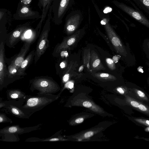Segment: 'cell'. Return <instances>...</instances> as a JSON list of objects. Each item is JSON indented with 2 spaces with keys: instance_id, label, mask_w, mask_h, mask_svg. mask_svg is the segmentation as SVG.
Returning a JSON list of instances; mask_svg holds the SVG:
<instances>
[{
  "instance_id": "1",
  "label": "cell",
  "mask_w": 149,
  "mask_h": 149,
  "mask_svg": "<svg viewBox=\"0 0 149 149\" xmlns=\"http://www.w3.org/2000/svg\"><path fill=\"white\" fill-rule=\"evenodd\" d=\"M36 96L26 95L24 104L21 108L31 116L35 112L42 109L46 106L56 100L60 97L59 94H41L38 93Z\"/></svg>"
},
{
  "instance_id": "2",
  "label": "cell",
  "mask_w": 149,
  "mask_h": 149,
  "mask_svg": "<svg viewBox=\"0 0 149 149\" xmlns=\"http://www.w3.org/2000/svg\"><path fill=\"white\" fill-rule=\"evenodd\" d=\"M30 89L33 92L37 90L41 94H54L60 88L58 84L50 77L41 76L36 77L30 80Z\"/></svg>"
},
{
  "instance_id": "3",
  "label": "cell",
  "mask_w": 149,
  "mask_h": 149,
  "mask_svg": "<svg viewBox=\"0 0 149 149\" xmlns=\"http://www.w3.org/2000/svg\"><path fill=\"white\" fill-rule=\"evenodd\" d=\"M25 99L3 101L0 98V110L21 119H29L30 116L21 108Z\"/></svg>"
},
{
  "instance_id": "4",
  "label": "cell",
  "mask_w": 149,
  "mask_h": 149,
  "mask_svg": "<svg viewBox=\"0 0 149 149\" xmlns=\"http://www.w3.org/2000/svg\"><path fill=\"white\" fill-rule=\"evenodd\" d=\"M73 1V0H52L49 12L50 14L51 19L55 24H61Z\"/></svg>"
},
{
  "instance_id": "5",
  "label": "cell",
  "mask_w": 149,
  "mask_h": 149,
  "mask_svg": "<svg viewBox=\"0 0 149 149\" xmlns=\"http://www.w3.org/2000/svg\"><path fill=\"white\" fill-rule=\"evenodd\" d=\"M48 12L47 19L44 26L36 45L34 57L35 63L44 53L49 46V41L48 38L50 29V20L51 18L50 12Z\"/></svg>"
},
{
  "instance_id": "6",
  "label": "cell",
  "mask_w": 149,
  "mask_h": 149,
  "mask_svg": "<svg viewBox=\"0 0 149 149\" xmlns=\"http://www.w3.org/2000/svg\"><path fill=\"white\" fill-rule=\"evenodd\" d=\"M113 3L118 8L141 24L149 28V19L132 2L134 8L122 2L114 0Z\"/></svg>"
},
{
  "instance_id": "7",
  "label": "cell",
  "mask_w": 149,
  "mask_h": 149,
  "mask_svg": "<svg viewBox=\"0 0 149 149\" xmlns=\"http://www.w3.org/2000/svg\"><path fill=\"white\" fill-rule=\"evenodd\" d=\"M41 123L29 127H21L19 125H13L5 127L0 130V134H9L19 136V135L40 130Z\"/></svg>"
},
{
  "instance_id": "8",
  "label": "cell",
  "mask_w": 149,
  "mask_h": 149,
  "mask_svg": "<svg viewBox=\"0 0 149 149\" xmlns=\"http://www.w3.org/2000/svg\"><path fill=\"white\" fill-rule=\"evenodd\" d=\"M82 20V14L80 11L76 10L70 13L65 19V29L70 33L74 31L78 27Z\"/></svg>"
},
{
  "instance_id": "9",
  "label": "cell",
  "mask_w": 149,
  "mask_h": 149,
  "mask_svg": "<svg viewBox=\"0 0 149 149\" xmlns=\"http://www.w3.org/2000/svg\"><path fill=\"white\" fill-rule=\"evenodd\" d=\"M39 17V14L37 11L33 10L28 5H25L21 2L18 4L17 10L14 15L16 20L34 19Z\"/></svg>"
},
{
  "instance_id": "10",
  "label": "cell",
  "mask_w": 149,
  "mask_h": 149,
  "mask_svg": "<svg viewBox=\"0 0 149 149\" xmlns=\"http://www.w3.org/2000/svg\"><path fill=\"white\" fill-rule=\"evenodd\" d=\"M126 105L149 117V105L126 95L124 96Z\"/></svg>"
},
{
  "instance_id": "11",
  "label": "cell",
  "mask_w": 149,
  "mask_h": 149,
  "mask_svg": "<svg viewBox=\"0 0 149 149\" xmlns=\"http://www.w3.org/2000/svg\"><path fill=\"white\" fill-rule=\"evenodd\" d=\"M127 95L149 105V95L142 89L136 87L128 88Z\"/></svg>"
},
{
  "instance_id": "12",
  "label": "cell",
  "mask_w": 149,
  "mask_h": 149,
  "mask_svg": "<svg viewBox=\"0 0 149 149\" xmlns=\"http://www.w3.org/2000/svg\"><path fill=\"white\" fill-rule=\"evenodd\" d=\"M5 60V49L3 43L1 42L0 44V90L3 89L4 79L7 74Z\"/></svg>"
},
{
  "instance_id": "13",
  "label": "cell",
  "mask_w": 149,
  "mask_h": 149,
  "mask_svg": "<svg viewBox=\"0 0 149 149\" xmlns=\"http://www.w3.org/2000/svg\"><path fill=\"white\" fill-rule=\"evenodd\" d=\"M104 25L109 39L116 50L121 53H123L124 50L121 41L111 27L108 20Z\"/></svg>"
},
{
  "instance_id": "14",
  "label": "cell",
  "mask_w": 149,
  "mask_h": 149,
  "mask_svg": "<svg viewBox=\"0 0 149 149\" xmlns=\"http://www.w3.org/2000/svg\"><path fill=\"white\" fill-rule=\"evenodd\" d=\"M31 45V42L30 41H28L25 43L19 54L11 61V63L19 68L24 60L25 56L29 49Z\"/></svg>"
},
{
  "instance_id": "15",
  "label": "cell",
  "mask_w": 149,
  "mask_h": 149,
  "mask_svg": "<svg viewBox=\"0 0 149 149\" xmlns=\"http://www.w3.org/2000/svg\"><path fill=\"white\" fill-rule=\"evenodd\" d=\"M60 130L51 136L43 139H40L38 137H32L28 138L25 140L26 142H36L43 141H63L68 140V139L67 136H63L61 135Z\"/></svg>"
},
{
  "instance_id": "16",
  "label": "cell",
  "mask_w": 149,
  "mask_h": 149,
  "mask_svg": "<svg viewBox=\"0 0 149 149\" xmlns=\"http://www.w3.org/2000/svg\"><path fill=\"white\" fill-rule=\"evenodd\" d=\"M52 1V0H39L37 5L41 10L42 14L41 19L38 24V25L41 26L42 22L45 20L49 12Z\"/></svg>"
},
{
  "instance_id": "17",
  "label": "cell",
  "mask_w": 149,
  "mask_h": 149,
  "mask_svg": "<svg viewBox=\"0 0 149 149\" xmlns=\"http://www.w3.org/2000/svg\"><path fill=\"white\" fill-rule=\"evenodd\" d=\"M35 50H32L25 58L19 68L17 76H21L26 75L25 71L27 68L30 64L34 57Z\"/></svg>"
},
{
  "instance_id": "18",
  "label": "cell",
  "mask_w": 149,
  "mask_h": 149,
  "mask_svg": "<svg viewBox=\"0 0 149 149\" xmlns=\"http://www.w3.org/2000/svg\"><path fill=\"white\" fill-rule=\"evenodd\" d=\"M6 96L8 100L25 99L26 95L19 89H13L7 91Z\"/></svg>"
},
{
  "instance_id": "19",
  "label": "cell",
  "mask_w": 149,
  "mask_h": 149,
  "mask_svg": "<svg viewBox=\"0 0 149 149\" xmlns=\"http://www.w3.org/2000/svg\"><path fill=\"white\" fill-rule=\"evenodd\" d=\"M27 28L26 26H23L17 28L10 35L9 38V45L11 46L14 45Z\"/></svg>"
},
{
  "instance_id": "20",
  "label": "cell",
  "mask_w": 149,
  "mask_h": 149,
  "mask_svg": "<svg viewBox=\"0 0 149 149\" xmlns=\"http://www.w3.org/2000/svg\"><path fill=\"white\" fill-rule=\"evenodd\" d=\"M76 41L75 37L72 36L65 39L63 42L58 45L54 49V52L59 53L61 51L68 48L73 44Z\"/></svg>"
},
{
  "instance_id": "21",
  "label": "cell",
  "mask_w": 149,
  "mask_h": 149,
  "mask_svg": "<svg viewBox=\"0 0 149 149\" xmlns=\"http://www.w3.org/2000/svg\"><path fill=\"white\" fill-rule=\"evenodd\" d=\"M128 119L136 125L143 128L149 127V118L142 117L127 116Z\"/></svg>"
},
{
  "instance_id": "22",
  "label": "cell",
  "mask_w": 149,
  "mask_h": 149,
  "mask_svg": "<svg viewBox=\"0 0 149 149\" xmlns=\"http://www.w3.org/2000/svg\"><path fill=\"white\" fill-rule=\"evenodd\" d=\"M149 17V0H133Z\"/></svg>"
},
{
  "instance_id": "23",
  "label": "cell",
  "mask_w": 149,
  "mask_h": 149,
  "mask_svg": "<svg viewBox=\"0 0 149 149\" xmlns=\"http://www.w3.org/2000/svg\"><path fill=\"white\" fill-rule=\"evenodd\" d=\"M19 68L15 65L11 63L9 65L7 70V74L8 77L12 78L17 76Z\"/></svg>"
},
{
  "instance_id": "24",
  "label": "cell",
  "mask_w": 149,
  "mask_h": 149,
  "mask_svg": "<svg viewBox=\"0 0 149 149\" xmlns=\"http://www.w3.org/2000/svg\"><path fill=\"white\" fill-rule=\"evenodd\" d=\"M96 131L90 130L79 134L78 141H80L84 139H88L93 136L95 134Z\"/></svg>"
},
{
  "instance_id": "25",
  "label": "cell",
  "mask_w": 149,
  "mask_h": 149,
  "mask_svg": "<svg viewBox=\"0 0 149 149\" xmlns=\"http://www.w3.org/2000/svg\"><path fill=\"white\" fill-rule=\"evenodd\" d=\"M0 123H9L10 124L13 123V120L6 114L3 112H0Z\"/></svg>"
},
{
  "instance_id": "26",
  "label": "cell",
  "mask_w": 149,
  "mask_h": 149,
  "mask_svg": "<svg viewBox=\"0 0 149 149\" xmlns=\"http://www.w3.org/2000/svg\"><path fill=\"white\" fill-rule=\"evenodd\" d=\"M81 104L83 107L88 108H91L93 107V104L90 100H84Z\"/></svg>"
},
{
  "instance_id": "27",
  "label": "cell",
  "mask_w": 149,
  "mask_h": 149,
  "mask_svg": "<svg viewBox=\"0 0 149 149\" xmlns=\"http://www.w3.org/2000/svg\"><path fill=\"white\" fill-rule=\"evenodd\" d=\"M106 61L111 69H113L115 68L114 62L113 59L110 58H107L106 59Z\"/></svg>"
},
{
  "instance_id": "28",
  "label": "cell",
  "mask_w": 149,
  "mask_h": 149,
  "mask_svg": "<svg viewBox=\"0 0 149 149\" xmlns=\"http://www.w3.org/2000/svg\"><path fill=\"white\" fill-rule=\"evenodd\" d=\"M85 117L82 116L77 117L74 120V124H80L82 123L84 120Z\"/></svg>"
},
{
  "instance_id": "29",
  "label": "cell",
  "mask_w": 149,
  "mask_h": 149,
  "mask_svg": "<svg viewBox=\"0 0 149 149\" xmlns=\"http://www.w3.org/2000/svg\"><path fill=\"white\" fill-rule=\"evenodd\" d=\"M73 86L74 83L72 81H69L65 84L64 88H66L72 89L73 88Z\"/></svg>"
},
{
  "instance_id": "30",
  "label": "cell",
  "mask_w": 149,
  "mask_h": 149,
  "mask_svg": "<svg viewBox=\"0 0 149 149\" xmlns=\"http://www.w3.org/2000/svg\"><path fill=\"white\" fill-rule=\"evenodd\" d=\"M69 78V74L68 73H66L64 74L62 78V81L64 82H67Z\"/></svg>"
},
{
  "instance_id": "31",
  "label": "cell",
  "mask_w": 149,
  "mask_h": 149,
  "mask_svg": "<svg viewBox=\"0 0 149 149\" xmlns=\"http://www.w3.org/2000/svg\"><path fill=\"white\" fill-rule=\"evenodd\" d=\"M100 63V60L99 59H96L94 61L93 64V66L94 68H95L97 67L99 64Z\"/></svg>"
},
{
  "instance_id": "32",
  "label": "cell",
  "mask_w": 149,
  "mask_h": 149,
  "mask_svg": "<svg viewBox=\"0 0 149 149\" xmlns=\"http://www.w3.org/2000/svg\"><path fill=\"white\" fill-rule=\"evenodd\" d=\"M112 8L110 7H106L104 10L103 12L104 13H107L111 12L112 10Z\"/></svg>"
},
{
  "instance_id": "33",
  "label": "cell",
  "mask_w": 149,
  "mask_h": 149,
  "mask_svg": "<svg viewBox=\"0 0 149 149\" xmlns=\"http://www.w3.org/2000/svg\"><path fill=\"white\" fill-rule=\"evenodd\" d=\"M21 2L25 5H28L30 3L32 0H20Z\"/></svg>"
},
{
  "instance_id": "34",
  "label": "cell",
  "mask_w": 149,
  "mask_h": 149,
  "mask_svg": "<svg viewBox=\"0 0 149 149\" xmlns=\"http://www.w3.org/2000/svg\"><path fill=\"white\" fill-rule=\"evenodd\" d=\"M134 138L137 139H143L146 141H149V138H146L143 137H139L138 136H135Z\"/></svg>"
},
{
  "instance_id": "35",
  "label": "cell",
  "mask_w": 149,
  "mask_h": 149,
  "mask_svg": "<svg viewBox=\"0 0 149 149\" xmlns=\"http://www.w3.org/2000/svg\"><path fill=\"white\" fill-rule=\"evenodd\" d=\"M109 75L107 73H102L100 74V76L102 78L108 77L109 76Z\"/></svg>"
},
{
  "instance_id": "36",
  "label": "cell",
  "mask_w": 149,
  "mask_h": 149,
  "mask_svg": "<svg viewBox=\"0 0 149 149\" xmlns=\"http://www.w3.org/2000/svg\"><path fill=\"white\" fill-rule=\"evenodd\" d=\"M119 57L117 56H115L113 57V60L114 62L116 63L118 61Z\"/></svg>"
},
{
  "instance_id": "37",
  "label": "cell",
  "mask_w": 149,
  "mask_h": 149,
  "mask_svg": "<svg viewBox=\"0 0 149 149\" xmlns=\"http://www.w3.org/2000/svg\"><path fill=\"white\" fill-rule=\"evenodd\" d=\"M61 54V56H65L66 57H67L68 56V53L66 51H62Z\"/></svg>"
},
{
  "instance_id": "38",
  "label": "cell",
  "mask_w": 149,
  "mask_h": 149,
  "mask_svg": "<svg viewBox=\"0 0 149 149\" xmlns=\"http://www.w3.org/2000/svg\"><path fill=\"white\" fill-rule=\"evenodd\" d=\"M60 66L62 68H64L65 66V63L63 62H61L60 64Z\"/></svg>"
},
{
  "instance_id": "39",
  "label": "cell",
  "mask_w": 149,
  "mask_h": 149,
  "mask_svg": "<svg viewBox=\"0 0 149 149\" xmlns=\"http://www.w3.org/2000/svg\"><path fill=\"white\" fill-rule=\"evenodd\" d=\"M144 130L146 132H149V127H146L144 128Z\"/></svg>"
},
{
  "instance_id": "40",
  "label": "cell",
  "mask_w": 149,
  "mask_h": 149,
  "mask_svg": "<svg viewBox=\"0 0 149 149\" xmlns=\"http://www.w3.org/2000/svg\"><path fill=\"white\" fill-rule=\"evenodd\" d=\"M84 69L83 65H81L79 68V72H81Z\"/></svg>"
},
{
  "instance_id": "41",
  "label": "cell",
  "mask_w": 149,
  "mask_h": 149,
  "mask_svg": "<svg viewBox=\"0 0 149 149\" xmlns=\"http://www.w3.org/2000/svg\"><path fill=\"white\" fill-rule=\"evenodd\" d=\"M138 70L139 72H141L142 73L143 72V69L141 68H140V67H139L138 68Z\"/></svg>"
}]
</instances>
